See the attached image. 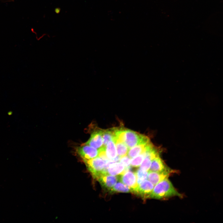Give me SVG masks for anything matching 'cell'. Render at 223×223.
<instances>
[{
    "label": "cell",
    "instance_id": "obj_5",
    "mask_svg": "<svg viewBox=\"0 0 223 223\" xmlns=\"http://www.w3.org/2000/svg\"><path fill=\"white\" fill-rule=\"evenodd\" d=\"M120 175L119 178L120 181L129 187L132 192H133L138 185L135 173L129 170Z\"/></svg>",
    "mask_w": 223,
    "mask_h": 223
},
{
    "label": "cell",
    "instance_id": "obj_17",
    "mask_svg": "<svg viewBox=\"0 0 223 223\" xmlns=\"http://www.w3.org/2000/svg\"><path fill=\"white\" fill-rule=\"evenodd\" d=\"M135 174L138 184L146 180L148 178V173L147 172L142 170L140 169H138L136 171Z\"/></svg>",
    "mask_w": 223,
    "mask_h": 223
},
{
    "label": "cell",
    "instance_id": "obj_7",
    "mask_svg": "<svg viewBox=\"0 0 223 223\" xmlns=\"http://www.w3.org/2000/svg\"><path fill=\"white\" fill-rule=\"evenodd\" d=\"M103 130H97L94 131L91 134L88 141L84 144L88 145L98 149L103 145L102 138Z\"/></svg>",
    "mask_w": 223,
    "mask_h": 223
},
{
    "label": "cell",
    "instance_id": "obj_8",
    "mask_svg": "<svg viewBox=\"0 0 223 223\" xmlns=\"http://www.w3.org/2000/svg\"><path fill=\"white\" fill-rule=\"evenodd\" d=\"M149 171L157 172H169L172 173L173 170L166 165L159 155L151 160Z\"/></svg>",
    "mask_w": 223,
    "mask_h": 223
},
{
    "label": "cell",
    "instance_id": "obj_15",
    "mask_svg": "<svg viewBox=\"0 0 223 223\" xmlns=\"http://www.w3.org/2000/svg\"><path fill=\"white\" fill-rule=\"evenodd\" d=\"M115 143L118 156L121 157L127 154L129 149L124 142H116Z\"/></svg>",
    "mask_w": 223,
    "mask_h": 223
},
{
    "label": "cell",
    "instance_id": "obj_18",
    "mask_svg": "<svg viewBox=\"0 0 223 223\" xmlns=\"http://www.w3.org/2000/svg\"><path fill=\"white\" fill-rule=\"evenodd\" d=\"M144 158V155L142 154L133 158L131 160L130 164L131 166L134 167H139L142 163Z\"/></svg>",
    "mask_w": 223,
    "mask_h": 223
},
{
    "label": "cell",
    "instance_id": "obj_1",
    "mask_svg": "<svg viewBox=\"0 0 223 223\" xmlns=\"http://www.w3.org/2000/svg\"><path fill=\"white\" fill-rule=\"evenodd\" d=\"M149 198L157 199L169 198L173 196L182 197L168 179L166 178L155 185Z\"/></svg>",
    "mask_w": 223,
    "mask_h": 223
},
{
    "label": "cell",
    "instance_id": "obj_16",
    "mask_svg": "<svg viewBox=\"0 0 223 223\" xmlns=\"http://www.w3.org/2000/svg\"><path fill=\"white\" fill-rule=\"evenodd\" d=\"M110 190L112 192H118L127 193L132 192L129 187L120 182H118Z\"/></svg>",
    "mask_w": 223,
    "mask_h": 223
},
{
    "label": "cell",
    "instance_id": "obj_4",
    "mask_svg": "<svg viewBox=\"0 0 223 223\" xmlns=\"http://www.w3.org/2000/svg\"><path fill=\"white\" fill-rule=\"evenodd\" d=\"M77 152L84 161L94 158L98 156L99 154L98 149L85 144L78 147Z\"/></svg>",
    "mask_w": 223,
    "mask_h": 223
},
{
    "label": "cell",
    "instance_id": "obj_13",
    "mask_svg": "<svg viewBox=\"0 0 223 223\" xmlns=\"http://www.w3.org/2000/svg\"><path fill=\"white\" fill-rule=\"evenodd\" d=\"M105 152L107 158L109 160H112L117 156L116 146L112 140L109 141L105 146Z\"/></svg>",
    "mask_w": 223,
    "mask_h": 223
},
{
    "label": "cell",
    "instance_id": "obj_3",
    "mask_svg": "<svg viewBox=\"0 0 223 223\" xmlns=\"http://www.w3.org/2000/svg\"><path fill=\"white\" fill-rule=\"evenodd\" d=\"M84 161L87 169L95 178L97 179L102 174L106 173L104 171L106 162L99 156Z\"/></svg>",
    "mask_w": 223,
    "mask_h": 223
},
{
    "label": "cell",
    "instance_id": "obj_10",
    "mask_svg": "<svg viewBox=\"0 0 223 223\" xmlns=\"http://www.w3.org/2000/svg\"><path fill=\"white\" fill-rule=\"evenodd\" d=\"M171 173L149 171L147 178L155 186L162 180L168 178L170 174Z\"/></svg>",
    "mask_w": 223,
    "mask_h": 223
},
{
    "label": "cell",
    "instance_id": "obj_19",
    "mask_svg": "<svg viewBox=\"0 0 223 223\" xmlns=\"http://www.w3.org/2000/svg\"><path fill=\"white\" fill-rule=\"evenodd\" d=\"M151 160L147 157H145L144 160L140 165V169L145 171H148L150 168Z\"/></svg>",
    "mask_w": 223,
    "mask_h": 223
},
{
    "label": "cell",
    "instance_id": "obj_2",
    "mask_svg": "<svg viewBox=\"0 0 223 223\" xmlns=\"http://www.w3.org/2000/svg\"><path fill=\"white\" fill-rule=\"evenodd\" d=\"M150 141L146 136L130 129H125L124 142L129 149L137 145L146 143Z\"/></svg>",
    "mask_w": 223,
    "mask_h": 223
},
{
    "label": "cell",
    "instance_id": "obj_14",
    "mask_svg": "<svg viewBox=\"0 0 223 223\" xmlns=\"http://www.w3.org/2000/svg\"><path fill=\"white\" fill-rule=\"evenodd\" d=\"M114 128L103 130L102 138L103 146H105L109 141L112 140Z\"/></svg>",
    "mask_w": 223,
    "mask_h": 223
},
{
    "label": "cell",
    "instance_id": "obj_11",
    "mask_svg": "<svg viewBox=\"0 0 223 223\" xmlns=\"http://www.w3.org/2000/svg\"><path fill=\"white\" fill-rule=\"evenodd\" d=\"M126 171L124 166L118 162L110 164L107 169L108 174L114 176L123 174Z\"/></svg>",
    "mask_w": 223,
    "mask_h": 223
},
{
    "label": "cell",
    "instance_id": "obj_20",
    "mask_svg": "<svg viewBox=\"0 0 223 223\" xmlns=\"http://www.w3.org/2000/svg\"><path fill=\"white\" fill-rule=\"evenodd\" d=\"M119 161L124 166L126 171L129 170L131 163L130 158L126 155L120 157Z\"/></svg>",
    "mask_w": 223,
    "mask_h": 223
},
{
    "label": "cell",
    "instance_id": "obj_12",
    "mask_svg": "<svg viewBox=\"0 0 223 223\" xmlns=\"http://www.w3.org/2000/svg\"><path fill=\"white\" fill-rule=\"evenodd\" d=\"M150 142V141L146 143L139 144L129 149L127 153L128 156L132 158L143 153Z\"/></svg>",
    "mask_w": 223,
    "mask_h": 223
},
{
    "label": "cell",
    "instance_id": "obj_6",
    "mask_svg": "<svg viewBox=\"0 0 223 223\" xmlns=\"http://www.w3.org/2000/svg\"><path fill=\"white\" fill-rule=\"evenodd\" d=\"M154 186L150 181L146 180L138 184L133 192L144 198H149Z\"/></svg>",
    "mask_w": 223,
    "mask_h": 223
},
{
    "label": "cell",
    "instance_id": "obj_9",
    "mask_svg": "<svg viewBox=\"0 0 223 223\" xmlns=\"http://www.w3.org/2000/svg\"><path fill=\"white\" fill-rule=\"evenodd\" d=\"M118 178L107 173L101 175L97 179L104 188L110 190L116 184Z\"/></svg>",
    "mask_w": 223,
    "mask_h": 223
}]
</instances>
